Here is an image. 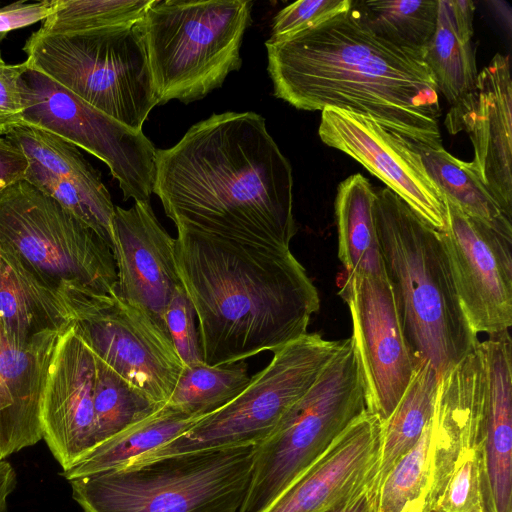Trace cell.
I'll list each match as a JSON object with an SVG mask.
<instances>
[{
	"mask_svg": "<svg viewBox=\"0 0 512 512\" xmlns=\"http://www.w3.org/2000/svg\"><path fill=\"white\" fill-rule=\"evenodd\" d=\"M341 341L307 332L280 347L273 352L268 365L250 377L247 386L233 400L174 440L126 465L202 450L257 446L311 388L338 352Z\"/></svg>",
	"mask_w": 512,
	"mask_h": 512,
	"instance_id": "30bf717a",
	"label": "cell"
},
{
	"mask_svg": "<svg viewBox=\"0 0 512 512\" xmlns=\"http://www.w3.org/2000/svg\"><path fill=\"white\" fill-rule=\"evenodd\" d=\"M0 323L9 341L22 349L72 326L67 305L31 281L0 253Z\"/></svg>",
	"mask_w": 512,
	"mask_h": 512,
	"instance_id": "cb8c5ba5",
	"label": "cell"
},
{
	"mask_svg": "<svg viewBox=\"0 0 512 512\" xmlns=\"http://www.w3.org/2000/svg\"><path fill=\"white\" fill-rule=\"evenodd\" d=\"M352 0H303L294 2L274 17L271 40L284 39L348 12Z\"/></svg>",
	"mask_w": 512,
	"mask_h": 512,
	"instance_id": "d590c367",
	"label": "cell"
},
{
	"mask_svg": "<svg viewBox=\"0 0 512 512\" xmlns=\"http://www.w3.org/2000/svg\"><path fill=\"white\" fill-rule=\"evenodd\" d=\"M17 484L16 472L6 460H0V512H7L8 498Z\"/></svg>",
	"mask_w": 512,
	"mask_h": 512,
	"instance_id": "60d3db41",
	"label": "cell"
},
{
	"mask_svg": "<svg viewBox=\"0 0 512 512\" xmlns=\"http://www.w3.org/2000/svg\"><path fill=\"white\" fill-rule=\"evenodd\" d=\"M428 512H439V511H437V510H432V511H428Z\"/></svg>",
	"mask_w": 512,
	"mask_h": 512,
	"instance_id": "ee69618b",
	"label": "cell"
},
{
	"mask_svg": "<svg viewBox=\"0 0 512 512\" xmlns=\"http://www.w3.org/2000/svg\"><path fill=\"white\" fill-rule=\"evenodd\" d=\"M337 285L351 316V338L367 410L385 421L405 392L416 364L393 288L387 275H355L344 270Z\"/></svg>",
	"mask_w": 512,
	"mask_h": 512,
	"instance_id": "4fadbf2b",
	"label": "cell"
},
{
	"mask_svg": "<svg viewBox=\"0 0 512 512\" xmlns=\"http://www.w3.org/2000/svg\"><path fill=\"white\" fill-rule=\"evenodd\" d=\"M432 510L491 512L482 448H469L459 454Z\"/></svg>",
	"mask_w": 512,
	"mask_h": 512,
	"instance_id": "e575fe53",
	"label": "cell"
},
{
	"mask_svg": "<svg viewBox=\"0 0 512 512\" xmlns=\"http://www.w3.org/2000/svg\"><path fill=\"white\" fill-rule=\"evenodd\" d=\"M422 164L444 198L467 215L495 225H512L469 162L447 152L442 145L412 143Z\"/></svg>",
	"mask_w": 512,
	"mask_h": 512,
	"instance_id": "f1b7e54d",
	"label": "cell"
},
{
	"mask_svg": "<svg viewBox=\"0 0 512 512\" xmlns=\"http://www.w3.org/2000/svg\"><path fill=\"white\" fill-rule=\"evenodd\" d=\"M374 216L385 272L415 357L438 375L480 342L461 308L439 232L387 187H375Z\"/></svg>",
	"mask_w": 512,
	"mask_h": 512,
	"instance_id": "277c9868",
	"label": "cell"
},
{
	"mask_svg": "<svg viewBox=\"0 0 512 512\" xmlns=\"http://www.w3.org/2000/svg\"><path fill=\"white\" fill-rule=\"evenodd\" d=\"M27 63L0 66V134L8 135L15 128L24 126V105L20 79Z\"/></svg>",
	"mask_w": 512,
	"mask_h": 512,
	"instance_id": "74e56055",
	"label": "cell"
},
{
	"mask_svg": "<svg viewBox=\"0 0 512 512\" xmlns=\"http://www.w3.org/2000/svg\"><path fill=\"white\" fill-rule=\"evenodd\" d=\"M206 415H190L165 404L152 415L98 444L69 469L68 481L115 469L185 433Z\"/></svg>",
	"mask_w": 512,
	"mask_h": 512,
	"instance_id": "4316f807",
	"label": "cell"
},
{
	"mask_svg": "<svg viewBox=\"0 0 512 512\" xmlns=\"http://www.w3.org/2000/svg\"><path fill=\"white\" fill-rule=\"evenodd\" d=\"M375 198V187L360 173L350 175L337 187L338 257L347 273L386 276L374 216Z\"/></svg>",
	"mask_w": 512,
	"mask_h": 512,
	"instance_id": "d4e9b609",
	"label": "cell"
},
{
	"mask_svg": "<svg viewBox=\"0 0 512 512\" xmlns=\"http://www.w3.org/2000/svg\"><path fill=\"white\" fill-rule=\"evenodd\" d=\"M28 167L26 155L6 137H0V193L14 183L25 180Z\"/></svg>",
	"mask_w": 512,
	"mask_h": 512,
	"instance_id": "ab89813d",
	"label": "cell"
},
{
	"mask_svg": "<svg viewBox=\"0 0 512 512\" xmlns=\"http://www.w3.org/2000/svg\"><path fill=\"white\" fill-rule=\"evenodd\" d=\"M195 317L194 308L182 285L173 294L165 318L174 347L186 367L204 363Z\"/></svg>",
	"mask_w": 512,
	"mask_h": 512,
	"instance_id": "8d00e7d4",
	"label": "cell"
},
{
	"mask_svg": "<svg viewBox=\"0 0 512 512\" xmlns=\"http://www.w3.org/2000/svg\"><path fill=\"white\" fill-rule=\"evenodd\" d=\"M252 5L248 0L151 1L138 26L158 105L202 99L240 69Z\"/></svg>",
	"mask_w": 512,
	"mask_h": 512,
	"instance_id": "52a82bcc",
	"label": "cell"
},
{
	"mask_svg": "<svg viewBox=\"0 0 512 512\" xmlns=\"http://www.w3.org/2000/svg\"><path fill=\"white\" fill-rule=\"evenodd\" d=\"M375 493L368 489L328 512H374Z\"/></svg>",
	"mask_w": 512,
	"mask_h": 512,
	"instance_id": "b9f144b4",
	"label": "cell"
},
{
	"mask_svg": "<svg viewBox=\"0 0 512 512\" xmlns=\"http://www.w3.org/2000/svg\"><path fill=\"white\" fill-rule=\"evenodd\" d=\"M0 253L66 305L85 295L116 296L107 242L26 180L0 193Z\"/></svg>",
	"mask_w": 512,
	"mask_h": 512,
	"instance_id": "5b68a950",
	"label": "cell"
},
{
	"mask_svg": "<svg viewBox=\"0 0 512 512\" xmlns=\"http://www.w3.org/2000/svg\"><path fill=\"white\" fill-rule=\"evenodd\" d=\"M116 296L145 312L166 334V311L182 286L175 264V238L156 218L150 202L115 206L111 247Z\"/></svg>",
	"mask_w": 512,
	"mask_h": 512,
	"instance_id": "e0dca14e",
	"label": "cell"
},
{
	"mask_svg": "<svg viewBox=\"0 0 512 512\" xmlns=\"http://www.w3.org/2000/svg\"><path fill=\"white\" fill-rule=\"evenodd\" d=\"M382 447V420L364 411L330 448L261 512H328L373 489Z\"/></svg>",
	"mask_w": 512,
	"mask_h": 512,
	"instance_id": "ac0fdd59",
	"label": "cell"
},
{
	"mask_svg": "<svg viewBox=\"0 0 512 512\" xmlns=\"http://www.w3.org/2000/svg\"><path fill=\"white\" fill-rule=\"evenodd\" d=\"M367 410L352 338L311 388L256 446L250 485L239 512H261Z\"/></svg>",
	"mask_w": 512,
	"mask_h": 512,
	"instance_id": "9c48e42d",
	"label": "cell"
},
{
	"mask_svg": "<svg viewBox=\"0 0 512 512\" xmlns=\"http://www.w3.org/2000/svg\"><path fill=\"white\" fill-rule=\"evenodd\" d=\"M438 231L463 313L476 333L512 326V225L471 217L445 198Z\"/></svg>",
	"mask_w": 512,
	"mask_h": 512,
	"instance_id": "5bb4252c",
	"label": "cell"
},
{
	"mask_svg": "<svg viewBox=\"0 0 512 512\" xmlns=\"http://www.w3.org/2000/svg\"><path fill=\"white\" fill-rule=\"evenodd\" d=\"M175 264L204 363H237L307 333L318 291L290 248L176 227Z\"/></svg>",
	"mask_w": 512,
	"mask_h": 512,
	"instance_id": "3957f363",
	"label": "cell"
},
{
	"mask_svg": "<svg viewBox=\"0 0 512 512\" xmlns=\"http://www.w3.org/2000/svg\"><path fill=\"white\" fill-rule=\"evenodd\" d=\"M237 363L185 366L166 404L190 415H208L218 410L250 381L247 365Z\"/></svg>",
	"mask_w": 512,
	"mask_h": 512,
	"instance_id": "1f68e13d",
	"label": "cell"
},
{
	"mask_svg": "<svg viewBox=\"0 0 512 512\" xmlns=\"http://www.w3.org/2000/svg\"><path fill=\"white\" fill-rule=\"evenodd\" d=\"M93 406L96 446L152 415L159 405L134 389L95 355Z\"/></svg>",
	"mask_w": 512,
	"mask_h": 512,
	"instance_id": "d6a6232c",
	"label": "cell"
},
{
	"mask_svg": "<svg viewBox=\"0 0 512 512\" xmlns=\"http://www.w3.org/2000/svg\"><path fill=\"white\" fill-rule=\"evenodd\" d=\"M512 79L509 55L496 53L472 90L450 106L444 125L468 134L470 165L501 209L512 218Z\"/></svg>",
	"mask_w": 512,
	"mask_h": 512,
	"instance_id": "2e32d148",
	"label": "cell"
},
{
	"mask_svg": "<svg viewBox=\"0 0 512 512\" xmlns=\"http://www.w3.org/2000/svg\"><path fill=\"white\" fill-rule=\"evenodd\" d=\"M265 45L274 95L291 106L347 110L412 143L442 145L439 92L423 55L375 35L352 8Z\"/></svg>",
	"mask_w": 512,
	"mask_h": 512,
	"instance_id": "7a4b0ae2",
	"label": "cell"
},
{
	"mask_svg": "<svg viewBox=\"0 0 512 512\" xmlns=\"http://www.w3.org/2000/svg\"><path fill=\"white\" fill-rule=\"evenodd\" d=\"M94 377V354L72 323L56 346L42 402L43 439L62 471L96 446Z\"/></svg>",
	"mask_w": 512,
	"mask_h": 512,
	"instance_id": "d6986e66",
	"label": "cell"
},
{
	"mask_svg": "<svg viewBox=\"0 0 512 512\" xmlns=\"http://www.w3.org/2000/svg\"><path fill=\"white\" fill-rule=\"evenodd\" d=\"M28 67L136 131L158 105L138 22L78 34L34 32Z\"/></svg>",
	"mask_w": 512,
	"mask_h": 512,
	"instance_id": "ba28073f",
	"label": "cell"
},
{
	"mask_svg": "<svg viewBox=\"0 0 512 512\" xmlns=\"http://www.w3.org/2000/svg\"><path fill=\"white\" fill-rule=\"evenodd\" d=\"M256 446L202 450L70 480L83 512H239Z\"/></svg>",
	"mask_w": 512,
	"mask_h": 512,
	"instance_id": "8992f818",
	"label": "cell"
},
{
	"mask_svg": "<svg viewBox=\"0 0 512 512\" xmlns=\"http://www.w3.org/2000/svg\"><path fill=\"white\" fill-rule=\"evenodd\" d=\"M73 328L91 352L134 389L165 405L184 369L171 337L117 296L68 303Z\"/></svg>",
	"mask_w": 512,
	"mask_h": 512,
	"instance_id": "7c38bea8",
	"label": "cell"
},
{
	"mask_svg": "<svg viewBox=\"0 0 512 512\" xmlns=\"http://www.w3.org/2000/svg\"><path fill=\"white\" fill-rule=\"evenodd\" d=\"M152 0H55L53 12L37 30L78 34L140 21Z\"/></svg>",
	"mask_w": 512,
	"mask_h": 512,
	"instance_id": "836d02e7",
	"label": "cell"
},
{
	"mask_svg": "<svg viewBox=\"0 0 512 512\" xmlns=\"http://www.w3.org/2000/svg\"><path fill=\"white\" fill-rule=\"evenodd\" d=\"M153 193L176 227L285 248L298 230L291 164L255 112L213 114L156 149Z\"/></svg>",
	"mask_w": 512,
	"mask_h": 512,
	"instance_id": "6da1fadb",
	"label": "cell"
},
{
	"mask_svg": "<svg viewBox=\"0 0 512 512\" xmlns=\"http://www.w3.org/2000/svg\"><path fill=\"white\" fill-rule=\"evenodd\" d=\"M475 6L469 0H438L435 33L423 58L435 79L438 92L451 105L475 85Z\"/></svg>",
	"mask_w": 512,
	"mask_h": 512,
	"instance_id": "603a6c76",
	"label": "cell"
},
{
	"mask_svg": "<svg viewBox=\"0 0 512 512\" xmlns=\"http://www.w3.org/2000/svg\"><path fill=\"white\" fill-rule=\"evenodd\" d=\"M439 375L432 363L416 357L410 382L390 416L382 421L381 457L375 482L376 491L395 463L419 440L430 421L435 404Z\"/></svg>",
	"mask_w": 512,
	"mask_h": 512,
	"instance_id": "83f0119b",
	"label": "cell"
},
{
	"mask_svg": "<svg viewBox=\"0 0 512 512\" xmlns=\"http://www.w3.org/2000/svg\"><path fill=\"white\" fill-rule=\"evenodd\" d=\"M63 333H48L20 349L0 323V460L43 439V396Z\"/></svg>",
	"mask_w": 512,
	"mask_h": 512,
	"instance_id": "44dd1931",
	"label": "cell"
},
{
	"mask_svg": "<svg viewBox=\"0 0 512 512\" xmlns=\"http://www.w3.org/2000/svg\"><path fill=\"white\" fill-rule=\"evenodd\" d=\"M5 37H6V34H1V33H0V42H1ZM4 64H6V63L4 62V60L2 59L1 54H0V66H2V65H4Z\"/></svg>",
	"mask_w": 512,
	"mask_h": 512,
	"instance_id": "7bdbcfd3",
	"label": "cell"
},
{
	"mask_svg": "<svg viewBox=\"0 0 512 512\" xmlns=\"http://www.w3.org/2000/svg\"><path fill=\"white\" fill-rule=\"evenodd\" d=\"M351 8L375 35L422 55L435 33L438 0H352Z\"/></svg>",
	"mask_w": 512,
	"mask_h": 512,
	"instance_id": "f546056e",
	"label": "cell"
},
{
	"mask_svg": "<svg viewBox=\"0 0 512 512\" xmlns=\"http://www.w3.org/2000/svg\"><path fill=\"white\" fill-rule=\"evenodd\" d=\"M433 483L431 419L417 443L380 483L374 512H425Z\"/></svg>",
	"mask_w": 512,
	"mask_h": 512,
	"instance_id": "4dcf8cb0",
	"label": "cell"
},
{
	"mask_svg": "<svg viewBox=\"0 0 512 512\" xmlns=\"http://www.w3.org/2000/svg\"><path fill=\"white\" fill-rule=\"evenodd\" d=\"M6 138L16 145L28 160L72 185L97 214L113 239L115 206L100 172L78 150L61 137L27 125L15 128Z\"/></svg>",
	"mask_w": 512,
	"mask_h": 512,
	"instance_id": "484cf974",
	"label": "cell"
},
{
	"mask_svg": "<svg viewBox=\"0 0 512 512\" xmlns=\"http://www.w3.org/2000/svg\"><path fill=\"white\" fill-rule=\"evenodd\" d=\"M24 125L51 132L103 161L125 200L150 202L156 148L147 136L28 67L20 79Z\"/></svg>",
	"mask_w": 512,
	"mask_h": 512,
	"instance_id": "8fae6325",
	"label": "cell"
},
{
	"mask_svg": "<svg viewBox=\"0 0 512 512\" xmlns=\"http://www.w3.org/2000/svg\"><path fill=\"white\" fill-rule=\"evenodd\" d=\"M485 389L483 460L491 512H512V339L509 330L479 342Z\"/></svg>",
	"mask_w": 512,
	"mask_h": 512,
	"instance_id": "7402d4cb",
	"label": "cell"
},
{
	"mask_svg": "<svg viewBox=\"0 0 512 512\" xmlns=\"http://www.w3.org/2000/svg\"><path fill=\"white\" fill-rule=\"evenodd\" d=\"M55 0H43L33 3L14 2L0 8V33L22 28L45 20L54 10Z\"/></svg>",
	"mask_w": 512,
	"mask_h": 512,
	"instance_id": "f35d334b",
	"label": "cell"
},
{
	"mask_svg": "<svg viewBox=\"0 0 512 512\" xmlns=\"http://www.w3.org/2000/svg\"><path fill=\"white\" fill-rule=\"evenodd\" d=\"M318 134L327 146L349 155L379 178L431 227L444 230V195L410 141L368 116L337 108L321 111Z\"/></svg>",
	"mask_w": 512,
	"mask_h": 512,
	"instance_id": "9a60e30c",
	"label": "cell"
},
{
	"mask_svg": "<svg viewBox=\"0 0 512 512\" xmlns=\"http://www.w3.org/2000/svg\"><path fill=\"white\" fill-rule=\"evenodd\" d=\"M478 345L439 376L431 417L433 483L425 512L434 508L459 454L483 447L486 389Z\"/></svg>",
	"mask_w": 512,
	"mask_h": 512,
	"instance_id": "ffe728a7",
	"label": "cell"
}]
</instances>
